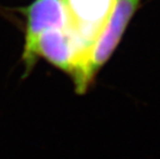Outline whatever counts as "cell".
Returning a JSON list of instances; mask_svg holds the SVG:
<instances>
[{
  "label": "cell",
  "instance_id": "7a4b0ae2",
  "mask_svg": "<svg viewBox=\"0 0 160 159\" xmlns=\"http://www.w3.org/2000/svg\"><path fill=\"white\" fill-rule=\"evenodd\" d=\"M69 18V30L85 53L107 24L117 0H63Z\"/></svg>",
  "mask_w": 160,
  "mask_h": 159
},
{
  "label": "cell",
  "instance_id": "3957f363",
  "mask_svg": "<svg viewBox=\"0 0 160 159\" xmlns=\"http://www.w3.org/2000/svg\"><path fill=\"white\" fill-rule=\"evenodd\" d=\"M38 56L45 57L54 65L71 76L80 63L82 55L69 28L50 29L36 38L26 67V74L30 72Z\"/></svg>",
  "mask_w": 160,
  "mask_h": 159
},
{
  "label": "cell",
  "instance_id": "6da1fadb",
  "mask_svg": "<svg viewBox=\"0 0 160 159\" xmlns=\"http://www.w3.org/2000/svg\"><path fill=\"white\" fill-rule=\"evenodd\" d=\"M139 2L141 0H117L107 24L88 50L72 77L77 93L84 94L89 89L95 74L108 61L120 42L126 26L137 11Z\"/></svg>",
  "mask_w": 160,
  "mask_h": 159
},
{
  "label": "cell",
  "instance_id": "277c9868",
  "mask_svg": "<svg viewBox=\"0 0 160 159\" xmlns=\"http://www.w3.org/2000/svg\"><path fill=\"white\" fill-rule=\"evenodd\" d=\"M27 16L26 42L23 62L27 64L36 38L50 29L69 28V18L63 0H35L23 11Z\"/></svg>",
  "mask_w": 160,
  "mask_h": 159
}]
</instances>
